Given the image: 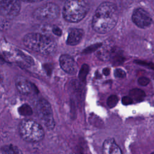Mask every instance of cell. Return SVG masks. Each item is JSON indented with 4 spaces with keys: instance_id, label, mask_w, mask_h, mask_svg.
<instances>
[{
    "instance_id": "cell-28",
    "label": "cell",
    "mask_w": 154,
    "mask_h": 154,
    "mask_svg": "<svg viewBox=\"0 0 154 154\" xmlns=\"http://www.w3.org/2000/svg\"><path fill=\"white\" fill-rule=\"evenodd\" d=\"M150 154H154V152H152V153H151Z\"/></svg>"
},
{
    "instance_id": "cell-4",
    "label": "cell",
    "mask_w": 154,
    "mask_h": 154,
    "mask_svg": "<svg viewBox=\"0 0 154 154\" xmlns=\"http://www.w3.org/2000/svg\"><path fill=\"white\" fill-rule=\"evenodd\" d=\"M89 7L84 1H67L63 8V16L69 22L81 21L88 13Z\"/></svg>"
},
{
    "instance_id": "cell-23",
    "label": "cell",
    "mask_w": 154,
    "mask_h": 154,
    "mask_svg": "<svg viewBox=\"0 0 154 154\" xmlns=\"http://www.w3.org/2000/svg\"><path fill=\"white\" fill-rule=\"evenodd\" d=\"M52 31L55 35L57 36H61L62 34V30L57 26H54L52 28Z\"/></svg>"
},
{
    "instance_id": "cell-8",
    "label": "cell",
    "mask_w": 154,
    "mask_h": 154,
    "mask_svg": "<svg viewBox=\"0 0 154 154\" xmlns=\"http://www.w3.org/2000/svg\"><path fill=\"white\" fill-rule=\"evenodd\" d=\"M132 20L138 27L143 29L149 27L152 23V19L149 13L142 8L134 10L132 15Z\"/></svg>"
},
{
    "instance_id": "cell-3",
    "label": "cell",
    "mask_w": 154,
    "mask_h": 154,
    "mask_svg": "<svg viewBox=\"0 0 154 154\" xmlns=\"http://www.w3.org/2000/svg\"><path fill=\"white\" fill-rule=\"evenodd\" d=\"M19 132L24 141L29 143L39 142L45 137L42 125L32 119L22 120L19 125Z\"/></svg>"
},
{
    "instance_id": "cell-17",
    "label": "cell",
    "mask_w": 154,
    "mask_h": 154,
    "mask_svg": "<svg viewBox=\"0 0 154 154\" xmlns=\"http://www.w3.org/2000/svg\"><path fill=\"white\" fill-rule=\"evenodd\" d=\"M119 98L116 95H111L107 99V105L109 108L114 107L118 103Z\"/></svg>"
},
{
    "instance_id": "cell-13",
    "label": "cell",
    "mask_w": 154,
    "mask_h": 154,
    "mask_svg": "<svg viewBox=\"0 0 154 154\" xmlns=\"http://www.w3.org/2000/svg\"><path fill=\"white\" fill-rule=\"evenodd\" d=\"M130 97L132 99H134L136 101L140 102L143 100L146 94L144 91L139 88H134L130 90L129 91Z\"/></svg>"
},
{
    "instance_id": "cell-16",
    "label": "cell",
    "mask_w": 154,
    "mask_h": 154,
    "mask_svg": "<svg viewBox=\"0 0 154 154\" xmlns=\"http://www.w3.org/2000/svg\"><path fill=\"white\" fill-rule=\"evenodd\" d=\"M88 71H89V66L86 64H84L81 66V69L79 70V75H78L79 79L82 82H85V81L86 77H87V75L88 73Z\"/></svg>"
},
{
    "instance_id": "cell-19",
    "label": "cell",
    "mask_w": 154,
    "mask_h": 154,
    "mask_svg": "<svg viewBox=\"0 0 154 154\" xmlns=\"http://www.w3.org/2000/svg\"><path fill=\"white\" fill-rule=\"evenodd\" d=\"M18 52V54L25 61H26L28 63H29L31 65H32L34 64V61L33 60V59L32 58V57H31L30 56L24 54L23 52L20 51H17Z\"/></svg>"
},
{
    "instance_id": "cell-12",
    "label": "cell",
    "mask_w": 154,
    "mask_h": 154,
    "mask_svg": "<svg viewBox=\"0 0 154 154\" xmlns=\"http://www.w3.org/2000/svg\"><path fill=\"white\" fill-rule=\"evenodd\" d=\"M83 35L84 31L82 29H71L69 32L68 37L66 41L67 44L70 46H75L78 45L82 40Z\"/></svg>"
},
{
    "instance_id": "cell-20",
    "label": "cell",
    "mask_w": 154,
    "mask_h": 154,
    "mask_svg": "<svg viewBox=\"0 0 154 154\" xmlns=\"http://www.w3.org/2000/svg\"><path fill=\"white\" fill-rule=\"evenodd\" d=\"M114 76L117 78H124L126 76V73L121 69H117L114 71Z\"/></svg>"
},
{
    "instance_id": "cell-22",
    "label": "cell",
    "mask_w": 154,
    "mask_h": 154,
    "mask_svg": "<svg viewBox=\"0 0 154 154\" xmlns=\"http://www.w3.org/2000/svg\"><path fill=\"white\" fill-rule=\"evenodd\" d=\"M122 103L125 105H130L133 102V100L129 96H124L122 98Z\"/></svg>"
},
{
    "instance_id": "cell-18",
    "label": "cell",
    "mask_w": 154,
    "mask_h": 154,
    "mask_svg": "<svg viewBox=\"0 0 154 154\" xmlns=\"http://www.w3.org/2000/svg\"><path fill=\"white\" fill-rule=\"evenodd\" d=\"M102 45V44L101 43H97L93 45H90V46L86 48V49H85L83 51V52L84 54H90L94 51H95L96 50H97L98 48H99Z\"/></svg>"
},
{
    "instance_id": "cell-27",
    "label": "cell",
    "mask_w": 154,
    "mask_h": 154,
    "mask_svg": "<svg viewBox=\"0 0 154 154\" xmlns=\"http://www.w3.org/2000/svg\"><path fill=\"white\" fill-rule=\"evenodd\" d=\"M2 81H3V77H2V75L0 73V84L2 83Z\"/></svg>"
},
{
    "instance_id": "cell-10",
    "label": "cell",
    "mask_w": 154,
    "mask_h": 154,
    "mask_svg": "<svg viewBox=\"0 0 154 154\" xmlns=\"http://www.w3.org/2000/svg\"><path fill=\"white\" fill-rule=\"evenodd\" d=\"M61 69L70 75H75L78 70V66L73 58L67 54H62L59 58Z\"/></svg>"
},
{
    "instance_id": "cell-1",
    "label": "cell",
    "mask_w": 154,
    "mask_h": 154,
    "mask_svg": "<svg viewBox=\"0 0 154 154\" xmlns=\"http://www.w3.org/2000/svg\"><path fill=\"white\" fill-rule=\"evenodd\" d=\"M118 17L117 8L114 3L102 2L94 14L92 19V27L98 33H106L114 28Z\"/></svg>"
},
{
    "instance_id": "cell-7",
    "label": "cell",
    "mask_w": 154,
    "mask_h": 154,
    "mask_svg": "<svg viewBox=\"0 0 154 154\" xmlns=\"http://www.w3.org/2000/svg\"><path fill=\"white\" fill-rule=\"evenodd\" d=\"M21 8L20 2L18 1H0V14L8 19L16 17Z\"/></svg>"
},
{
    "instance_id": "cell-5",
    "label": "cell",
    "mask_w": 154,
    "mask_h": 154,
    "mask_svg": "<svg viewBox=\"0 0 154 154\" xmlns=\"http://www.w3.org/2000/svg\"><path fill=\"white\" fill-rule=\"evenodd\" d=\"M60 14V7L54 2H47L37 8L33 12L35 19L42 21H51Z\"/></svg>"
},
{
    "instance_id": "cell-26",
    "label": "cell",
    "mask_w": 154,
    "mask_h": 154,
    "mask_svg": "<svg viewBox=\"0 0 154 154\" xmlns=\"http://www.w3.org/2000/svg\"><path fill=\"white\" fill-rule=\"evenodd\" d=\"M103 73L105 75V76H108L109 75L110 73V69L108 67H106L105 69H103Z\"/></svg>"
},
{
    "instance_id": "cell-24",
    "label": "cell",
    "mask_w": 154,
    "mask_h": 154,
    "mask_svg": "<svg viewBox=\"0 0 154 154\" xmlns=\"http://www.w3.org/2000/svg\"><path fill=\"white\" fill-rule=\"evenodd\" d=\"M123 57H121V56H119V55H116V57H114V61H113V63L114 64H120V63H122L123 62ZM112 63V64H113Z\"/></svg>"
},
{
    "instance_id": "cell-2",
    "label": "cell",
    "mask_w": 154,
    "mask_h": 154,
    "mask_svg": "<svg viewBox=\"0 0 154 154\" xmlns=\"http://www.w3.org/2000/svg\"><path fill=\"white\" fill-rule=\"evenodd\" d=\"M23 43L29 50L44 55H52L57 49V43L52 36L38 32L26 34Z\"/></svg>"
},
{
    "instance_id": "cell-6",
    "label": "cell",
    "mask_w": 154,
    "mask_h": 154,
    "mask_svg": "<svg viewBox=\"0 0 154 154\" xmlns=\"http://www.w3.org/2000/svg\"><path fill=\"white\" fill-rule=\"evenodd\" d=\"M37 112L38 116L49 129L55 127L52 109L49 102L45 99H40L37 104Z\"/></svg>"
},
{
    "instance_id": "cell-9",
    "label": "cell",
    "mask_w": 154,
    "mask_h": 154,
    "mask_svg": "<svg viewBox=\"0 0 154 154\" xmlns=\"http://www.w3.org/2000/svg\"><path fill=\"white\" fill-rule=\"evenodd\" d=\"M15 84L18 91L22 94L29 95L34 92L38 93V90L34 85L24 76H17Z\"/></svg>"
},
{
    "instance_id": "cell-11",
    "label": "cell",
    "mask_w": 154,
    "mask_h": 154,
    "mask_svg": "<svg viewBox=\"0 0 154 154\" xmlns=\"http://www.w3.org/2000/svg\"><path fill=\"white\" fill-rule=\"evenodd\" d=\"M103 154H122L120 147L114 138L106 139L102 145Z\"/></svg>"
},
{
    "instance_id": "cell-21",
    "label": "cell",
    "mask_w": 154,
    "mask_h": 154,
    "mask_svg": "<svg viewBox=\"0 0 154 154\" xmlns=\"http://www.w3.org/2000/svg\"><path fill=\"white\" fill-rule=\"evenodd\" d=\"M138 82L142 86H146L150 82V79L146 77H140L138 79Z\"/></svg>"
},
{
    "instance_id": "cell-14",
    "label": "cell",
    "mask_w": 154,
    "mask_h": 154,
    "mask_svg": "<svg viewBox=\"0 0 154 154\" xmlns=\"http://www.w3.org/2000/svg\"><path fill=\"white\" fill-rule=\"evenodd\" d=\"M2 154H22L21 150L13 145L4 146L1 148Z\"/></svg>"
},
{
    "instance_id": "cell-15",
    "label": "cell",
    "mask_w": 154,
    "mask_h": 154,
    "mask_svg": "<svg viewBox=\"0 0 154 154\" xmlns=\"http://www.w3.org/2000/svg\"><path fill=\"white\" fill-rule=\"evenodd\" d=\"M18 110H19V113L22 116H30L32 114V108L29 105L26 103L22 105L19 108Z\"/></svg>"
},
{
    "instance_id": "cell-25",
    "label": "cell",
    "mask_w": 154,
    "mask_h": 154,
    "mask_svg": "<svg viewBox=\"0 0 154 154\" xmlns=\"http://www.w3.org/2000/svg\"><path fill=\"white\" fill-rule=\"evenodd\" d=\"M137 62V64H141V65H146V66H149L150 68L154 69V66H151L149 65V63H147L146 62H144V61H135Z\"/></svg>"
}]
</instances>
